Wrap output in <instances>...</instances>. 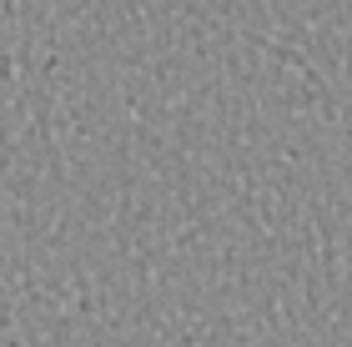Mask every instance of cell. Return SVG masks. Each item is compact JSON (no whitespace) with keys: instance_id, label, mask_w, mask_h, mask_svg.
<instances>
[]
</instances>
